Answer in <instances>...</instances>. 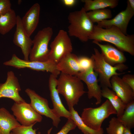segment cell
Masks as SVG:
<instances>
[{"instance_id":"6da1fadb","label":"cell","mask_w":134,"mask_h":134,"mask_svg":"<svg viewBox=\"0 0 134 134\" xmlns=\"http://www.w3.org/2000/svg\"><path fill=\"white\" fill-rule=\"evenodd\" d=\"M89 39L99 42L105 41L111 43L121 51L134 55V34L125 35L115 26L105 29L94 25Z\"/></svg>"},{"instance_id":"7a4b0ae2","label":"cell","mask_w":134,"mask_h":134,"mask_svg":"<svg viewBox=\"0 0 134 134\" xmlns=\"http://www.w3.org/2000/svg\"><path fill=\"white\" fill-rule=\"evenodd\" d=\"M57 88L65 98L68 107L77 104L80 98L86 93L82 81L77 77L62 73L57 79Z\"/></svg>"},{"instance_id":"3957f363","label":"cell","mask_w":134,"mask_h":134,"mask_svg":"<svg viewBox=\"0 0 134 134\" xmlns=\"http://www.w3.org/2000/svg\"><path fill=\"white\" fill-rule=\"evenodd\" d=\"M68 19L69 35L74 36L83 42L87 41L92 33L94 25L89 18L83 7L79 10L70 13Z\"/></svg>"},{"instance_id":"277c9868","label":"cell","mask_w":134,"mask_h":134,"mask_svg":"<svg viewBox=\"0 0 134 134\" xmlns=\"http://www.w3.org/2000/svg\"><path fill=\"white\" fill-rule=\"evenodd\" d=\"M94 54L91 57L93 62V68L95 72L99 76V80L102 87L111 88L110 82L111 77L113 75H119L125 73H118L117 71H122L128 68L124 64L113 66L107 63L102 54L98 49L94 48Z\"/></svg>"},{"instance_id":"5b68a950","label":"cell","mask_w":134,"mask_h":134,"mask_svg":"<svg viewBox=\"0 0 134 134\" xmlns=\"http://www.w3.org/2000/svg\"><path fill=\"white\" fill-rule=\"evenodd\" d=\"M116 112L109 100L107 99L100 106L96 108L84 109L81 118L84 123L91 129L99 130L104 121Z\"/></svg>"},{"instance_id":"8992f818","label":"cell","mask_w":134,"mask_h":134,"mask_svg":"<svg viewBox=\"0 0 134 134\" xmlns=\"http://www.w3.org/2000/svg\"><path fill=\"white\" fill-rule=\"evenodd\" d=\"M53 34L52 29L48 27L39 31L33 40V46L30 54V61L43 62L48 60L50 50L49 42Z\"/></svg>"},{"instance_id":"52a82bcc","label":"cell","mask_w":134,"mask_h":134,"mask_svg":"<svg viewBox=\"0 0 134 134\" xmlns=\"http://www.w3.org/2000/svg\"><path fill=\"white\" fill-rule=\"evenodd\" d=\"M69 35L64 30L59 31L50 44L48 60L57 64L66 55L72 53V46Z\"/></svg>"},{"instance_id":"ba28073f","label":"cell","mask_w":134,"mask_h":134,"mask_svg":"<svg viewBox=\"0 0 134 134\" xmlns=\"http://www.w3.org/2000/svg\"><path fill=\"white\" fill-rule=\"evenodd\" d=\"M3 64L18 69L27 68L37 71H46L57 77L61 73L57 68L56 64L50 60L43 62L27 61L20 59L15 54H13L11 59L4 63Z\"/></svg>"},{"instance_id":"9c48e42d","label":"cell","mask_w":134,"mask_h":134,"mask_svg":"<svg viewBox=\"0 0 134 134\" xmlns=\"http://www.w3.org/2000/svg\"><path fill=\"white\" fill-rule=\"evenodd\" d=\"M25 91L30 98V104L32 107L40 115L51 119L53 125L57 128L61 121L60 117L58 116L53 109L50 108L48 101L30 88Z\"/></svg>"},{"instance_id":"30bf717a","label":"cell","mask_w":134,"mask_h":134,"mask_svg":"<svg viewBox=\"0 0 134 134\" xmlns=\"http://www.w3.org/2000/svg\"><path fill=\"white\" fill-rule=\"evenodd\" d=\"M11 110L16 119L22 125L29 126L41 122L42 116L32 107L30 103L26 102L20 103H14Z\"/></svg>"},{"instance_id":"8fae6325","label":"cell","mask_w":134,"mask_h":134,"mask_svg":"<svg viewBox=\"0 0 134 134\" xmlns=\"http://www.w3.org/2000/svg\"><path fill=\"white\" fill-rule=\"evenodd\" d=\"M21 90L18 80L14 72L12 71H8L5 82L0 84V98H9L17 103L25 102L19 94Z\"/></svg>"},{"instance_id":"7c38bea8","label":"cell","mask_w":134,"mask_h":134,"mask_svg":"<svg viewBox=\"0 0 134 134\" xmlns=\"http://www.w3.org/2000/svg\"><path fill=\"white\" fill-rule=\"evenodd\" d=\"M97 74L94 71L93 67L89 69L79 72L76 76L86 84L88 89V97L93 98L96 100V104H100L102 101L101 89L98 83Z\"/></svg>"},{"instance_id":"4fadbf2b","label":"cell","mask_w":134,"mask_h":134,"mask_svg":"<svg viewBox=\"0 0 134 134\" xmlns=\"http://www.w3.org/2000/svg\"><path fill=\"white\" fill-rule=\"evenodd\" d=\"M127 3L126 9L119 13L113 18L98 22L97 25L99 27L105 29L115 26L125 34H128L127 27L130 21L134 15V9L130 7L127 1Z\"/></svg>"},{"instance_id":"5bb4252c","label":"cell","mask_w":134,"mask_h":134,"mask_svg":"<svg viewBox=\"0 0 134 134\" xmlns=\"http://www.w3.org/2000/svg\"><path fill=\"white\" fill-rule=\"evenodd\" d=\"M13 42L15 45L21 48L24 56V60L29 61L31 47L33 45V40L24 29L22 24L21 18L19 15H17L16 30Z\"/></svg>"},{"instance_id":"9a60e30c","label":"cell","mask_w":134,"mask_h":134,"mask_svg":"<svg viewBox=\"0 0 134 134\" xmlns=\"http://www.w3.org/2000/svg\"><path fill=\"white\" fill-rule=\"evenodd\" d=\"M57 77L51 74L50 76L48 85L51 99L53 106V109L59 117L68 119L71 118V115L63 104L57 88Z\"/></svg>"},{"instance_id":"2e32d148","label":"cell","mask_w":134,"mask_h":134,"mask_svg":"<svg viewBox=\"0 0 134 134\" xmlns=\"http://www.w3.org/2000/svg\"><path fill=\"white\" fill-rule=\"evenodd\" d=\"M93 42L99 46L105 60L111 65L114 66L126 62V58L123 52L112 45L108 43L102 44L95 40Z\"/></svg>"},{"instance_id":"e0dca14e","label":"cell","mask_w":134,"mask_h":134,"mask_svg":"<svg viewBox=\"0 0 134 134\" xmlns=\"http://www.w3.org/2000/svg\"><path fill=\"white\" fill-rule=\"evenodd\" d=\"M111 88L126 104L134 100V91L119 76H113L110 80Z\"/></svg>"},{"instance_id":"ac0fdd59","label":"cell","mask_w":134,"mask_h":134,"mask_svg":"<svg viewBox=\"0 0 134 134\" xmlns=\"http://www.w3.org/2000/svg\"><path fill=\"white\" fill-rule=\"evenodd\" d=\"M40 6L38 3L34 4L21 18L23 27L30 36L35 30L39 22Z\"/></svg>"},{"instance_id":"d6986e66","label":"cell","mask_w":134,"mask_h":134,"mask_svg":"<svg viewBox=\"0 0 134 134\" xmlns=\"http://www.w3.org/2000/svg\"><path fill=\"white\" fill-rule=\"evenodd\" d=\"M57 69L61 73L76 76L81 71L78 63V58L70 53L62 58L56 64Z\"/></svg>"},{"instance_id":"ffe728a7","label":"cell","mask_w":134,"mask_h":134,"mask_svg":"<svg viewBox=\"0 0 134 134\" xmlns=\"http://www.w3.org/2000/svg\"><path fill=\"white\" fill-rule=\"evenodd\" d=\"M21 125L7 110L0 108V134H11L12 130Z\"/></svg>"},{"instance_id":"44dd1931","label":"cell","mask_w":134,"mask_h":134,"mask_svg":"<svg viewBox=\"0 0 134 134\" xmlns=\"http://www.w3.org/2000/svg\"><path fill=\"white\" fill-rule=\"evenodd\" d=\"M102 97L107 99L116 112L117 118H119L123 114L126 105L112 90L106 87H102Z\"/></svg>"},{"instance_id":"7402d4cb","label":"cell","mask_w":134,"mask_h":134,"mask_svg":"<svg viewBox=\"0 0 134 134\" xmlns=\"http://www.w3.org/2000/svg\"><path fill=\"white\" fill-rule=\"evenodd\" d=\"M84 3L83 7L86 12L109 7L114 8L118 5V0H82Z\"/></svg>"},{"instance_id":"603a6c76","label":"cell","mask_w":134,"mask_h":134,"mask_svg":"<svg viewBox=\"0 0 134 134\" xmlns=\"http://www.w3.org/2000/svg\"><path fill=\"white\" fill-rule=\"evenodd\" d=\"M17 22V16L13 9L0 16V34L4 35L8 33L16 25Z\"/></svg>"},{"instance_id":"cb8c5ba5","label":"cell","mask_w":134,"mask_h":134,"mask_svg":"<svg viewBox=\"0 0 134 134\" xmlns=\"http://www.w3.org/2000/svg\"><path fill=\"white\" fill-rule=\"evenodd\" d=\"M68 108L71 115V118L73 121L76 127L83 134H103L104 131L102 128L99 130H95L91 129L84 123L77 112L74 109L73 107H69Z\"/></svg>"},{"instance_id":"d4e9b609","label":"cell","mask_w":134,"mask_h":134,"mask_svg":"<svg viewBox=\"0 0 134 134\" xmlns=\"http://www.w3.org/2000/svg\"><path fill=\"white\" fill-rule=\"evenodd\" d=\"M118 118L125 127L131 129L134 127V100L126 105L123 114Z\"/></svg>"},{"instance_id":"484cf974","label":"cell","mask_w":134,"mask_h":134,"mask_svg":"<svg viewBox=\"0 0 134 134\" xmlns=\"http://www.w3.org/2000/svg\"><path fill=\"white\" fill-rule=\"evenodd\" d=\"M87 14L93 23L110 19L112 17L111 10L107 8L91 11L87 12Z\"/></svg>"},{"instance_id":"4316f807","label":"cell","mask_w":134,"mask_h":134,"mask_svg":"<svg viewBox=\"0 0 134 134\" xmlns=\"http://www.w3.org/2000/svg\"><path fill=\"white\" fill-rule=\"evenodd\" d=\"M125 127L117 117L112 118L109 122L106 131L108 134H123Z\"/></svg>"},{"instance_id":"83f0119b","label":"cell","mask_w":134,"mask_h":134,"mask_svg":"<svg viewBox=\"0 0 134 134\" xmlns=\"http://www.w3.org/2000/svg\"><path fill=\"white\" fill-rule=\"evenodd\" d=\"M34 125L27 126L21 125L13 129L11 132V134H41L39 132L37 134V130L33 129Z\"/></svg>"},{"instance_id":"f1b7e54d","label":"cell","mask_w":134,"mask_h":134,"mask_svg":"<svg viewBox=\"0 0 134 134\" xmlns=\"http://www.w3.org/2000/svg\"><path fill=\"white\" fill-rule=\"evenodd\" d=\"M76 127L73 120L71 118L68 119L61 130L56 134H67L70 131L75 129ZM52 129V128H51L49 129L47 134H51Z\"/></svg>"},{"instance_id":"f546056e","label":"cell","mask_w":134,"mask_h":134,"mask_svg":"<svg viewBox=\"0 0 134 134\" xmlns=\"http://www.w3.org/2000/svg\"><path fill=\"white\" fill-rule=\"evenodd\" d=\"M78 63L81 71L88 70L93 67V61L91 57H80L78 58Z\"/></svg>"},{"instance_id":"4dcf8cb0","label":"cell","mask_w":134,"mask_h":134,"mask_svg":"<svg viewBox=\"0 0 134 134\" xmlns=\"http://www.w3.org/2000/svg\"><path fill=\"white\" fill-rule=\"evenodd\" d=\"M11 5L9 0H0V16L11 10Z\"/></svg>"},{"instance_id":"1f68e13d","label":"cell","mask_w":134,"mask_h":134,"mask_svg":"<svg viewBox=\"0 0 134 134\" xmlns=\"http://www.w3.org/2000/svg\"><path fill=\"white\" fill-rule=\"evenodd\" d=\"M122 79L134 91V75L133 74H125L123 76Z\"/></svg>"},{"instance_id":"d6a6232c","label":"cell","mask_w":134,"mask_h":134,"mask_svg":"<svg viewBox=\"0 0 134 134\" xmlns=\"http://www.w3.org/2000/svg\"><path fill=\"white\" fill-rule=\"evenodd\" d=\"M75 0H63L62 1L65 5L68 6H71L74 5L76 3Z\"/></svg>"},{"instance_id":"836d02e7","label":"cell","mask_w":134,"mask_h":134,"mask_svg":"<svg viewBox=\"0 0 134 134\" xmlns=\"http://www.w3.org/2000/svg\"><path fill=\"white\" fill-rule=\"evenodd\" d=\"M131 130V129L125 127L123 134H132Z\"/></svg>"},{"instance_id":"e575fe53","label":"cell","mask_w":134,"mask_h":134,"mask_svg":"<svg viewBox=\"0 0 134 134\" xmlns=\"http://www.w3.org/2000/svg\"><path fill=\"white\" fill-rule=\"evenodd\" d=\"M127 1L129 3L130 7L133 9H134V0H128Z\"/></svg>"},{"instance_id":"d590c367","label":"cell","mask_w":134,"mask_h":134,"mask_svg":"<svg viewBox=\"0 0 134 134\" xmlns=\"http://www.w3.org/2000/svg\"><path fill=\"white\" fill-rule=\"evenodd\" d=\"M83 134H91L88 133H84Z\"/></svg>"},{"instance_id":"8d00e7d4","label":"cell","mask_w":134,"mask_h":134,"mask_svg":"<svg viewBox=\"0 0 134 134\" xmlns=\"http://www.w3.org/2000/svg\"></svg>"}]
</instances>
